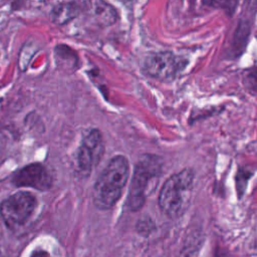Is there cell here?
I'll use <instances>...</instances> for the list:
<instances>
[{
	"label": "cell",
	"instance_id": "cell-6",
	"mask_svg": "<svg viewBox=\"0 0 257 257\" xmlns=\"http://www.w3.org/2000/svg\"><path fill=\"white\" fill-rule=\"evenodd\" d=\"M104 153L103 138L99 130L91 128L82 138L76 153V164L80 174L87 176L98 165Z\"/></svg>",
	"mask_w": 257,
	"mask_h": 257
},
{
	"label": "cell",
	"instance_id": "cell-3",
	"mask_svg": "<svg viewBox=\"0 0 257 257\" xmlns=\"http://www.w3.org/2000/svg\"><path fill=\"white\" fill-rule=\"evenodd\" d=\"M162 173V160L152 154L140 157L135 165L130 184L127 207L132 211L141 209L147 197L157 188Z\"/></svg>",
	"mask_w": 257,
	"mask_h": 257
},
{
	"label": "cell",
	"instance_id": "cell-8",
	"mask_svg": "<svg viewBox=\"0 0 257 257\" xmlns=\"http://www.w3.org/2000/svg\"><path fill=\"white\" fill-rule=\"evenodd\" d=\"M83 8L88 16L98 25L109 26L117 20V12L115 8L107 2L96 0L83 2Z\"/></svg>",
	"mask_w": 257,
	"mask_h": 257
},
{
	"label": "cell",
	"instance_id": "cell-11",
	"mask_svg": "<svg viewBox=\"0 0 257 257\" xmlns=\"http://www.w3.org/2000/svg\"><path fill=\"white\" fill-rule=\"evenodd\" d=\"M0 257H1V233H0Z\"/></svg>",
	"mask_w": 257,
	"mask_h": 257
},
{
	"label": "cell",
	"instance_id": "cell-9",
	"mask_svg": "<svg viewBox=\"0 0 257 257\" xmlns=\"http://www.w3.org/2000/svg\"><path fill=\"white\" fill-rule=\"evenodd\" d=\"M81 6L78 2H60L51 10V20L54 24L64 25L78 16Z\"/></svg>",
	"mask_w": 257,
	"mask_h": 257
},
{
	"label": "cell",
	"instance_id": "cell-4",
	"mask_svg": "<svg viewBox=\"0 0 257 257\" xmlns=\"http://www.w3.org/2000/svg\"><path fill=\"white\" fill-rule=\"evenodd\" d=\"M37 206V200L29 192H17L0 204V216L7 227L11 229L24 225L32 216Z\"/></svg>",
	"mask_w": 257,
	"mask_h": 257
},
{
	"label": "cell",
	"instance_id": "cell-10",
	"mask_svg": "<svg viewBox=\"0 0 257 257\" xmlns=\"http://www.w3.org/2000/svg\"><path fill=\"white\" fill-rule=\"evenodd\" d=\"M29 257H52L49 252L42 250V249H36L34 250Z\"/></svg>",
	"mask_w": 257,
	"mask_h": 257
},
{
	"label": "cell",
	"instance_id": "cell-5",
	"mask_svg": "<svg viewBox=\"0 0 257 257\" xmlns=\"http://www.w3.org/2000/svg\"><path fill=\"white\" fill-rule=\"evenodd\" d=\"M186 65L185 58L171 51L149 53L143 63L146 74L159 80L174 78Z\"/></svg>",
	"mask_w": 257,
	"mask_h": 257
},
{
	"label": "cell",
	"instance_id": "cell-2",
	"mask_svg": "<svg viewBox=\"0 0 257 257\" xmlns=\"http://www.w3.org/2000/svg\"><path fill=\"white\" fill-rule=\"evenodd\" d=\"M194 178V171L186 168L165 181L159 195V206L166 216L176 219L186 212L192 197Z\"/></svg>",
	"mask_w": 257,
	"mask_h": 257
},
{
	"label": "cell",
	"instance_id": "cell-1",
	"mask_svg": "<svg viewBox=\"0 0 257 257\" xmlns=\"http://www.w3.org/2000/svg\"><path fill=\"white\" fill-rule=\"evenodd\" d=\"M128 174L130 166L125 157L117 155L109 160L92 191L93 203L98 209L108 210L116 204L126 185Z\"/></svg>",
	"mask_w": 257,
	"mask_h": 257
},
{
	"label": "cell",
	"instance_id": "cell-7",
	"mask_svg": "<svg viewBox=\"0 0 257 257\" xmlns=\"http://www.w3.org/2000/svg\"><path fill=\"white\" fill-rule=\"evenodd\" d=\"M52 176L45 166L40 163L29 164L12 176V183L15 187L33 188L39 191H46L52 186Z\"/></svg>",
	"mask_w": 257,
	"mask_h": 257
}]
</instances>
